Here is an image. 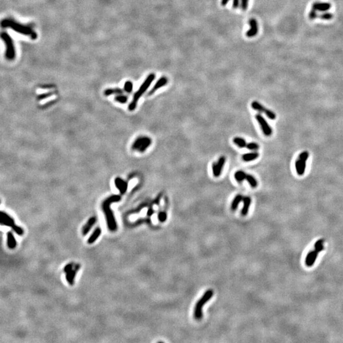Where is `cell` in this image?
<instances>
[{"mask_svg":"<svg viewBox=\"0 0 343 343\" xmlns=\"http://www.w3.org/2000/svg\"><path fill=\"white\" fill-rule=\"evenodd\" d=\"M243 206L241 209V213L243 216H245L247 215L249 212L251 202H252V200L249 197H244L243 198Z\"/></svg>","mask_w":343,"mask_h":343,"instance_id":"cell-15","label":"cell"},{"mask_svg":"<svg viewBox=\"0 0 343 343\" xmlns=\"http://www.w3.org/2000/svg\"><path fill=\"white\" fill-rule=\"evenodd\" d=\"M121 200V197L119 195H113L111 197L107 198L102 203V209L106 215V218L107 220V227L111 231H115L117 229V225L115 221V219L113 212L110 209V205L113 203L119 202Z\"/></svg>","mask_w":343,"mask_h":343,"instance_id":"cell-1","label":"cell"},{"mask_svg":"<svg viewBox=\"0 0 343 343\" xmlns=\"http://www.w3.org/2000/svg\"><path fill=\"white\" fill-rule=\"evenodd\" d=\"M249 5V0H241V7L243 11L247 10Z\"/></svg>","mask_w":343,"mask_h":343,"instance_id":"cell-37","label":"cell"},{"mask_svg":"<svg viewBox=\"0 0 343 343\" xmlns=\"http://www.w3.org/2000/svg\"><path fill=\"white\" fill-rule=\"evenodd\" d=\"M332 5L328 2H315L312 5V8L320 11H326L330 9Z\"/></svg>","mask_w":343,"mask_h":343,"instance_id":"cell-13","label":"cell"},{"mask_svg":"<svg viewBox=\"0 0 343 343\" xmlns=\"http://www.w3.org/2000/svg\"><path fill=\"white\" fill-rule=\"evenodd\" d=\"M247 174L243 170H238L234 174V177L235 179V180L239 182V183H241L245 179H246V177H247Z\"/></svg>","mask_w":343,"mask_h":343,"instance_id":"cell-22","label":"cell"},{"mask_svg":"<svg viewBox=\"0 0 343 343\" xmlns=\"http://www.w3.org/2000/svg\"><path fill=\"white\" fill-rule=\"evenodd\" d=\"M79 269L80 265L77 264L75 267V269H72L69 272L66 273V280L70 285H73V284H74V279Z\"/></svg>","mask_w":343,"mask_h":343,"instance_id":"cell-16","label":"cell"},{"mask_svg":"<svg viewBox=\"0 0 343 343\" xmlns=\"http://www.w3.org/2000/svg\"><path fill=\"white\" fill-rule=\"evenodd\" d=\"M314 253H315V250L310 251L308 252V254H307V256H306V257L305 263H306V265L307 266H308V267H311V263L312 261V259H313Z\"/></svg>","mask_w":343,"mask_h":343,"instance_id":"cell-28","label":"cell"},{"mask_svg":"<svg viewBox=\"0 0 343 343\" xmlns=\"http://www.w3.org/2000/svg\"><path fill=\"white\" fill-rule=\"evenodd\" d=\"M232 141H233L234 144H235L238 147H239V148H246V145H247V143L245 141V140L243 138H241V137H236L233 139H232Z\"/></svg>","mask_w":343,"mask_h":343,"instance_id":"cell-24","label":"cell"},{"mask_svg":"<svg viewBox=\"0 0 343 343\" xmlns=\"http://www.w3.org/2000/svg\"><path fill=\"white\" fill-rule=\"evenodd\" d=\"M11 228H12V229H13V230L16 232V233H17V235H23V233H24V230H23L21 228H20V227H19V226H16V225L15 224Z\"/></svg>","mask_w":343,"mask_h":343,"instance_id":"cell-35","label":"cell"},{"mask_svg":"<svg viewBox=\"0 0 343 343\" xmlns=\"http://www.w3.org/2000/svg\"><path fill=\"white\" fill-rule=\"evenodd\" d=\"M153 214H154V211H153V207H150L149 209V210H148V213H147V215H148V216H151Z\"/></svg>","mask_w":343,"mask_h":343,"instance_id":"cell-42","label":"cell"},{"mask_svg":"<svg viewBox=\"0 0 343 343\" xmlns=\"http://www.w3.org/2000/svg\"><path fill=\"white\" fill-rule=\"evenodd\" d=\"M255 119L259 123L263 133L266 136H270L273 133V130L264 118L260 114H257L255 115Z\"/></svg>","mask_w":343,"mask_h":343,"instance_id":"cell-9","label":"cell"},{"mask_svg":"<svg viewBox=\"0 0 343 343\" xmlns=\"http://www.w3.org/2000/svg\"><path fill=\"white\" fill-rule=\"evenodd\" d=\"M7 245L10 249H15L17 245L16 240L14 237L13 233L11 231L8 232L7 234Z\"/></svg>","mask_w":343,"mask_h":343,"instance_id":"cell-19","label":"cell"},{"mask_svg":"<svg viewBox=\"0 0 343 343\" xmlns=\"http://www.w3.org/2000/svg\"><path fill=\"white\" fill-rule=\"evenodd\" d=\"M72 267H73V264H69L66 265V267H64V272L66 273L69 272V271L71 270V269H72Z\"/></svg>","mask_w":343,"mask_h":343,"instance_id":"cell-40","label":"cell"},{"mask_svg":"<svg viewBox=\"0 0 343 343\" xmlns=\"http://www.w3.org/2000/svg\"><path fill=\"white\" fill-rule=\"evenodd\" d=\"M240 6V0H232V8L237 9Z\"/></svg>","mask_w":343,"mask_h":343,"instance_id":"cell-39","label":"cell"},{"mask_svg":"<svg viewBox=\"0 0 343 343\" xmlns=\"http://www.w3.org/2000/svg\"><path fill=\"white\" fill-rule=\"evenodd\" d=\"M229 1L230 0H221V3H221L222 6H226Z\"/></svg>","mask_w":343,"mask_h":343,"instance_id":"cell-43","label":"cell"},{"mask_svg":"<svg viewBox=\"0 0 343 343\" xmlns=\"http://www.w3.org/2000/svg\"><path fill=\"white\" fill-rule=\"evenodd\" d=\"M249 24L250 27L246 33V36L248 38H253L259 32L258 23L255 19H251L249 21Z\"/></svg>","mask_w":343,"mask_h":343,"instance_id":"cell-10","label":"cell"},{"mask_svg":"<svg viewBox=\"0 0 343 343\" xmlns=\"http://www.w3.org/2000/svg\"><path fill=\"white\" fill-rule=\"evenodd\" d=\"M155 78H156V75L154 74V73H151V74H150L148 76H147V78H145L144 81L141 85V87H139V90L136 93H135V94L133 95V100L131 101V102L128 105L129 111H134V110L136 109V108L137 107V102H138L139 99L141 97V96L146 92V90L148 89V88L150 87V86L151 85V83L154 80Z\"/></svg>","mask_w":343,"mask_h":343,"instance_id":"cell-3","label":"cell"},{"mask_svg":"<svg viewBox=\"0 0 343 343\" xmlns=\"http://www.w3.org/2000/svg\"><path fill=\"white\" fill-rule=\"evenodd\" d=\"M158 220H159V221H160V222H161V223L165 222L167 219V213L165 212H163V211L160 212L158 214Z\"/></svg>","mask_w":343,"mask_h":343,"instance_id":"cell-33","label":"cell"},{"mask_svg":"<svg viewBox=\"0 0 343 343\" xmlns=\"http://www.w3.org/2000/svg\"><path fill=\"white\" fill-rule=\"evenodd\" d=\"M2 26L4 28H10L19 34L29 36L33 40H35L37 38V34L30 27L24 26L23 24H19V22L12 19H4L2 22Z\"/></svg>","mask_w":343,"mask_h":343,"instance_id":"cell-2","label":"cell"},{"mask_svg":"<svg viewBox=\"0 0 343 343\" xmlns=\"http://www.w3.org/2000/svg\"><path fill=\"white\" fill-rule=\"evenodd\" d=\"M161 197H161V194H160V195H158V197H157V198H156L155 199V200H154V202L155 204H156V205H158L159 203H160V198H161Z\"/></svg>","mask_w":343,"mask_h":343,"instance_id":"cell-41","label":"cell"},{"mask_svg":"<svg viewBox=\"0 0 343 343\" xmlns=\"http://www.w3.org/2000/svg\"><path fill=\"white\" fill-rule=\"evenodd\" d=\"M101 233V229L100 228H97L95 231H93V232L92 233V235L90 236V237L89 238V240H88V243L89 244H92L93 243H94V241L99 238V237L100 236Z\"/></svg>","mask_w":343,"mask_h":343,"instance_id":"cell-23","label":"cell"},{"mask_svg":"<svg viewBox=\"0 0 343 343\" xmlns=\"http://www.w3.org/2000/svg\"><path fill=\"white\" fill-rule=\"evenodd\" d=\"M308 157L309 153L308 151H303L299 154L298 159L296 160L295 165L297 174L299 176H302L304 174L306 167V162L308 160Z\"/></svg>","mask_w":343,"mask_h":343,"instance_id":"cell-7","label":"cell"},{"mask_svg":"<svg viewBox=\"0 0 343 343\" xmlns=\"http://www.w3.org/2000/svg\"><path fill=\"white\" fill-rule=\"evenodd\" d=\"M323 242H324V240L323 239H320L315 243V245H314L315 250L318 253L322 252L323 250L324 249Z\"/></svg>","mask_w":343,"mask_h":343,"instance_id":"cell-27","label":"cell"},{"mask_svg":"<svg viewBox=\"0 0 343 343\" xmlns=\"http://www.w3.org/2000/svg\"><path fill=\"white\" fill-rule=\"evenodd\" d=\"M226 157L224 156H221L218 159L217 162L212 163V173L215 177H219L221 174L223 169L226 163Z\"/></svg>","mask_w":343,"mask_h":343,"instance_id":"cell-8","label":"cell"},{"mask_svg":"<svg viewBox=\"0 0 343 343\" xmlns=\"http://www.w3.org/2000/svg\"><path fill=\"white\" fill-rule=\"evenodd\" d=\"M123 93H124V90L121 89H106L104 92L106 96H109L113 94L120 95V94H123Z\"/></svg>","mask_w":343,"mask_h":343,"instance_id":"cell-25","label":"cell"},{"mask_svg":"<svg viewBox=\"0 0 343 343\" xmlns=\"http://www.w3.org/2000/svg\"><path fill=\"white\" fill-rule=\"evenodd\" d=\"M243 197H242V195H241V194H237L236 197L234 198L233 200H232V202L231 203V209L232 211H235L237 209V208H238L239 204L240 203V202L241 201H243Z\"/></svg>","mask_w":343,"mask_h":343,"instance_id":"cell-20","label":"cell"},{"mask_svg":"<svg viewBox=\"0 0 343 343\" xmlns=\"http://www.w3.org/2000/svg\"><path fill=\"white\" fill-rule=\"evenodd\" d=\"M320 18L322 20H331L333 18V14L331 13H329V12H325V13L320 15Z\"/></svg>","mask_w":343,"mask_h":343,"instance_id":"cell-32","label":"cell"},{"mask_svg":"<svg viewBox=\"0 0 343 343\" xmlns=\"http://www.w3.org/2000/svg\"><path fill=\"white\" fill-rule=\"evenodd\" d=\"M265 115H266V116L268 118H269L270 119H272V120L275 119L276 118V114L274 112H273L272 111H271V110H269L268 109H267V111H266Z\"/></svg>","mask_w":343,"mask_h":343,"instance_id":"cell-34","label":"cell"},{"mask_svg":"<svg viewBox=\"0 0 343 343\" xmlns=\"http://www.w3.org/2000/svg\"><path fill=\"white\" fill-rule=\"evenodd\" d=\"M317 17H318V14H317L316 10L312 8V10L310 11V13H309V19L310 20H314V19H316Z\"/></svg>","mask_w":343,"mask_h":343,"instance_id":"cell-36","label":"cell"},{"mask_svg":"<svg viewBox=\"0 0 343 343\" xmlns=\"http://www.w3.org/2000/svg\"><path fill=\"white\" fill-rule=\"evenodd\" d=\"M0 223L2 225L10 228H12L15 225L14 219L3 211H1L0 212Z\"/></svg>","mask_w":343,"mask_h":343,"instance_id":"cell-11","label":"cell"},{"mask_svg":"<svg viewBox=\"0 0 343 343\" xmlns=\"http://www.w3.org/2000/svg\"><path fill=\"white\" fill-rule=\"evenodd\" d=\"M152 141L151 138L148 137H138L132 144V149L137 150L140 153L144 152L151 145Z\"/></svg>","mask_w":343,"mask_h":343,"instance_id":"cell-6","label":"cell"},{"mask_svg":"<svg viewBox=\"0 0 343 343\" xmlns=\"http://www.w3.org/2000/svg\"><path fill=\"white\" fill-rule=\"evenodd\" d=\"M168 81V78L166 76H162L161 78H160V79H159L156 82V83L153 86V87L150 91L149 95H151L153 94L155 92H156L158 90L160 89V88L165 87V85H167Z\"/></svg>","mask_w":343,"mask_h":343,"instance_id":"cell-12","label":"cell"},{"mask_svg":"<svg viewBox=\"0 0 343 343\" xmlns=\"http://www.w3.org/2000/svg\"><path fill=\"white\" fill-rule=\"evenodd\" d=\"M251 107L253 109L255 110V111H259V113H265L266 111H267V108H266L261 103H259L257 101H253L251 104Z\"/></svg>","mask_w":343,"mask_h":343,"instance_id":"cell-21","label":"cell"},{"mask_svg":"<svg viewBox=\"0 0 343 343\" xmlns=\"http://www.w3.org/2000/svg\"><path fill=\"white\" fill-rule=\"evenodd\" d=\"M54 93V92H48V93H43V94H41L40 95H39L38 97V100H41V99H45V98L46 97H50L51 95H52Z\"/></svg>","mask_w":343,"mask_h":343,"instance_id":"cell-38","label":"cell"},{"mask_svg":"<svg viewBox=\"0 0 343 343\" xmlns=\"http://www.w3.org/2000/svg\"><path fill=\"white\" fill-rule=\"evenodd\" d=\"M245 180L247 181V182L249 184L250 186L252 188H257V185H258V182H257L256 179L253 176H252L250 174H247V177H246Z\"/></svg>","mask_w":343,"mask_h":343,"instance_id":"cell-26","label":"cell"},{"mask_svg":"<svg viewBox=\"0 0 343 343\" xmlns=\"http://www.w3.org/2000/svg\"><path fill=\"white\" fill-rule=\"evenodd\" d=\"M246 148L249 150L255 151L258 150L259 149L260 146L258 144L256 143V142H249V143L247 144Z\"/></svg>","mask_w":343,"mask_h":343,"instance_id":"cell-29","label":"cell"},{"mask_svg":"<svg viewBox=\"0 0 343 343\" xmlns=\"http://www.w3.org/2000/svg\"><path fill=\"white\" fill-rule=\"evenodd\" d=\"M115 182L116 188L119 189L120 193L122 194H125L128 188L127 183L125 181H124L123 179H120L119 177L116 178L115 179Z\"/></svg>","mask_w":343,"mask_h":343,"instance_id":"cell-14","label":"cell"},{"mask_svg":"<svg viewBox=\"0 0 343 343\" xmlns=\"http://www.w3.org/2000/svg\"><path fill=\"white\" fill-rule=\"evenodd\" d=\"M95 222H96L95 217H92L88 220V223L84 226L82 229V233L83 235H86L87 234H88V232H89L92 227L94 225Z\"/></svg>","mask_w":343,"mask_h":343,"instance_id":"cell-18","label":"cell"},{"mask_svg":"<svg viewBox=\"0 0 343 343\" xmlns=\"http://www.w3.org/2000/svg\"><path fill=\"white\" fill-rule=\"evenodd\" d=\"M124 90L127 93H131L133 90V83L130 81L125 82L124 85Z\"/></svg>","mask_w":343,"mask_h":343,"instance_id":"cell-31","label":"cell"},{"mask_svg":"<svg viewBox=\"0 0 343 343\" xmlns=\"http://www.w3.org/2000/svg\"><path fill=\"white\" fill-rule=\"evenodd\" d=\"M214 295V291L212 289L207 290L202 297L198 300L195 305L194 310V316L196 320H200L202 318V308L205 304L209 301Z\"/></svg>","mask_w":343,"mask_h":343,"instance_id":"cell-4","label":"cell"},{"mask_svg":"<svg viewBox=\"0 0 343 343\" xmlns=\"http://www.w3.org/2000/svg\"><path fill=\"white\" fill-rule=\"evenodd\" d=\"M115 101L119 102V103H121V104H125L128 101V97L126 96V95H122V94L118 95L115 97Z\"/></svg>","mask_w":343,"mask_h":343,"instance_id":"cell-30","label":"cell"},{"mask_svg":"<svg viewBox=\"0 0 343 343\" xmlns=\"http://www.w3.org/2000/svg\"><path fill=\"white\" fill-rule=\"evenodd\" d=\"M1 37L6 46V58L9 60H13L16 55L13 40H12L11 36L6 32H3L2 33Z\"/></svg>","mask_w":343,"mask_h":343,"instance_id":"cell-5","label":"cell"},{"mask_svg":"<svg viewBox=\"0 0 343 343\" xmlns=\"http://www.w3.org/2000/svg\"><path fill=\"white\" fill-rule=\"evenodd\" d=\"M259 156V154L256 151H254V152L243 154L241 156V158L243 161L249 162H252L256 160L257 158H258Z\"/></svg>","mask_w":343,"mask_h":343,"instance_id":"cell-17","label":"cell"}]
</instances>
